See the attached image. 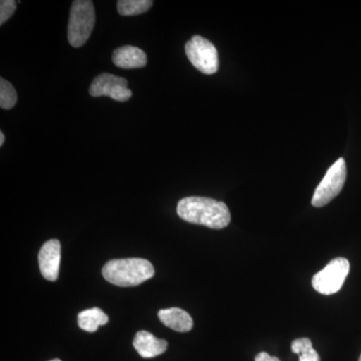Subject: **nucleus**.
Wrapping results in <instances>:
<instances>
[{
    "instance_id": "nucleus-15",
    "label": "nucleus",
    "mask_w": 361,
    "mask_h": 361,
    "mask_svg": "<svg viewBox=\"0 0 361 361\" xmlns=\"http://www.w3.org/2000/svg\"><path fill=\"white\" fill-rule=\"evenodd\" d=\"M18 102V94L11 82L0 78V106L4 110H11Z\"/></svg>"
},
{
    "instance_id": "nucleus-19",
    "label": "nucleus",
    "mask_w": 361,
    "mask_h": 361,
    "mask_svg": "<svg viewBox=\"0 0 361 361\" xmlns=\"http://www.w3.org/2000/svg\"><path fill=\"white\" fill-rule=\"evenodd\" d=\"M49 361H61V360H58V358H56V360H49Z\"/></svg>"
},
{
    "instance_id": "nucleus-10",
    "label": "nucleus",
    "mask_w": 361,
    "mask_h": 361,
    "mask_svg": "<svg viewBox=\"0 0 361 361\" xmlns=\"http://www.w3.org/2000/svg\"><path fill=\"white\" fill-rule=\"evenodd\" d=\"M133 345L142 358H153L167 350L168 342L141 330L135 334Z\"/></svg>"
},
{
    "instance_id": "nucleus-7",
    "label": "nucleus",
    "mask_w": 361,
    "mask_h": 361,
    "mask_svg": "<svg viewBox=\"0 0 361 361\" xmlns=\"http://www.w3.org/2000/svg\"><path fill=\"white\" fill-rule=\"evenodd\" d=\"M92 97H110L116 102H127L132 97V90L128 89V80L111 73L97 75L90 87Z\"/></svg>"
},
{
    "instance_id": "nucleus-17",
    "label": "nucleus",
    "mask_w": 361,
    "mask_h": 361,
    "mask_svg": "<svg viewBox=\"0 0 361 361\" xmlns=\"http://www.w3.org/2000/svg\"><path fill=\"white\" fill-rule=\"evenodd\" d=\"M255 361H280L279 358L271 356L267 353H260L256 355Z\"/></svg>"
},
{
    "instance_id": "nucleus-5",
    "label": "nucleus",
    "mask_w": 361,
    "mask_h": 361,
    "mask_svg": "<svg viewBox=\"0 0 361 361\" xmlns=\"http://www.w3.org/2000/svg\"><path fill=\"white\" fill-rule=\"evenodd\" d=\"M346 164L343 158H339L327 171L313 195L312 206L320 208L327 205L330 201L341 193L346 180Z\"/></svg>"
},
{
    "instance_id": "nucleus-6",
    "label": "nucleus",
    "mask_w": 361,
    "mask_h": 361,
    "mask_svg": "<svg viewBox=\"0 0 361 361\" xmlns=\"http://www.w3.org/2000/svg\"><path fill=\"white\" fill-rule=\"evenodd\" d=\"M192 65L205 75H213L219 68L218 51L212 42L200 35H195L185 47Z\"/></svg>"
},
{
    "instance_id": "nucleus-20",
    "label": "nucleus",
    "mask_w": 361,
    "mask_h": 361,
    "mask_svg": "<svg viewBox=\"0 0 361 361\" xmlns=\"http://www.w3.org/2000/svg\"><path fill=\"white\" fill-rule=\"evenodd\" d=\"M358 361H361V355H360V360H358Z\"/></svg>"
},
{
    "instance_id": "nucleus-13",
    "label": "nucleus",
    "mask_w": 361,
    "mask_h": 361,
    "mask_svg": "<svg viewBox=\"0 0 361 361\" xmlns=\"http://www.w3.org/2000/svg\"><path fill=\"white\" fill-rule=\"evenodd\" d=\"M153 4L152 0H120L118 11L121 16H139L147 13Z\"/></svg>"
},
{
    "instance_id": "nucleus-14",
    "label": "nucleus",
    "mask_w": 361,
    "mask_h": 361,
    "mask_svg": "<svg viewBox=\"0 0 361 361\" xmlns=\"http://www.w3.org/2000/svg\"><path fill=\"white\" fill-rule=\"evenodd\" d=\"M292 353L299 356V361H320V356L313 348L310 338L295 339L291 344Z\"/></svg>"
},
{
    "instance_id": "nucleus-2",
    "label": "nucleus",
    "mask_w": 361,
    "mask_h": 361,
    "mask_svg": "<svg viewBox=\"0 0 361 361\" xmlns=\"http://www.w3.org/2000/svg\"><path fill=\"white\" fill-rule=\"evenodd\" d=\"M154 275L153 264L141 258L116 259L109 261L103 268L104 279L120 287L137 286Z\"/></svg>"
},
{
    "instance_id": "nucleus-4",
    "label": "nucleus",
    "mask_w": 361,
    "mask_h": 361,
    "mask_svg": "<svg viewBox=\"0 0 361 361\" xmlns=\"http://www.w3.org/2000/svg\"><path fill=\"white\" fill-rule=\"evenodd\" d=\"M350 264L348 259L336 258L330 261L322 271L312 278V286L318 293L331 295L341 290L348 277Z\"/></svg>"
},
{
    "instance_id": "nucleus-12",
    "label": "nucleus",
    "mask_w": 361,
    "mask_h": 361,
    "mask_svg": "<svg viewBox=\"0 0 361 361\" xmlns=\"http://www.w3.org/2000/svg\"><path fill=\"white\" fill-rule=\"evenodd\" d=\"M78 326L85 331L94 332L101 325L109 322V316L99 308H90L78 313Z\"/></svg>"
},
{
    "instance_id": "nucleus-8",
    "label": "nucleus",
    "mask_w": 361,
    "mask_h": 361,
    "mask_svg": "<svg viewBox=\"0 0 361 361\" xmlns=\"http://www.w3.org/2000/svg\"><path fill=\"white\" fill-rule=\"evenodd\" d=\"M61 247L59 240L51 239L45 242L39 254V264L42 276L49 281H56L59 277L61 265Z\"/></svg>"
},
{
    "instance_id": "nucleus-18",
    "label": "nucleus",
    "mask_w": 361,
    "mask_h": 361,
    "mask_svg": "<svg viewBox=\"0 0 361 361\" xmlns=\"http://www.w3.org/2000/svg\"><path fill=\"white\" fill-rule=\"evenodd\" d=\"M6 137H4V132H0V146H4Z\"/></svg>"
},
{
    "instance_id": "nucleus-3",
    "label": "nucleus",
    "mask_w": 361,
    "mask_h": 361,
    "mask_svg": "<svg viewBox=\"0 0 361 361\" xmlns=\"http://www.w3.org/2000/svg\"><path fill=\"white\" fill-rule=\"evenodd\" d=\"M96 23L94 2L75 0L71 4L68 39L71 47H82L90 39Z\"/></svg>"
},
{
    "instance_id": "nucleus-16",
    "label": "nucleus",
    "mask_w": 361,
    "mask_h": 361,
    "mask_svg": "<svg viewBox=\"0 0 361 361\" xmlns=\"http://www.w3.org/2000/svg\"><path fill=\"white\" fill-rule=\"evenodd\" d=\"M16 9V2L13 0H1L0 1V25H4Z\"/></svg>"
},
{
    "instance_id": "nucleus-1",
    "label": "nucleus",
    "mask_w": 361,
    "mask_h": 361,
    "mask_svg": "<svg viewBox=\"0 0 361 361\" xmlns=\"http://www.w3.org/2000/svg\"><path fill=\"white\" fill-rule=\"evenodd\" d=\"M177 213L180 219L211 229H223L229 225L231 214L224 202L205 197H187L179 201Z\"/></svg>"
},
{
    "instance_id": "nucleus-9",
    "label": "nucleus",
    "mask_w": 361,
    "mask_h": 361,
    "mask_svg": "<svg viewBox=\"0 0 361 361\" xmlns=\"http://www.w3.org/2000/svg\"><path fill=\"white\" fill-rule=\"evenodd\" d=\"M111 59L114 65L125 70L144 68L148 61L144 51L132 45H125L115 49Z\"/></svg>"
},
{
    "instance_id": "nucleus-11",
    "label": "nucleus",
    "mask_w": 361,
    "mask_h": 361,
    "mask_svg": "<svg viewBox=\"0 0 361 361\" xmlns=\"http://www.w3.org/2000/svg\"><path fill=\"white\" fill-rule=\"evenodd\" d=\"M159 319L165 326L178 332H188L193 329V319L180 308H169L159 311Z\"/></svg>"
}]
</instances>
